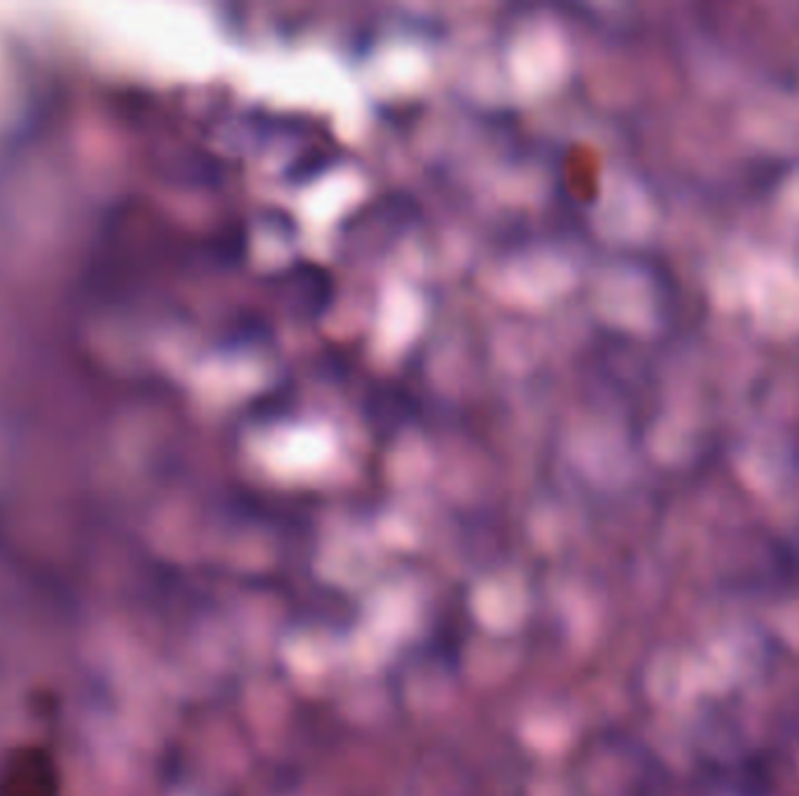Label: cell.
I'll return each mask as SVG.
<instances>
[{
	"label": "cell",
	"instance_id": "1",
	"mask_svg": "<svg viewBox=\"0 0 799 796\" xmlns=\"http://www.w3.org/2000/svg\"><path fill=\"white\" fill-rule=\"evenodd\" d=\"M0 796H59L52 757L40 747H19L3 766Z\"/></svg>",
	"mask_w": 799,
	"mask_h": 796
}]
</instances>
